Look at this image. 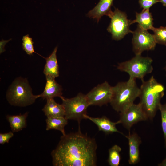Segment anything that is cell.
Here are the masks:
<instances>
[{
    "mask_svg": "<svg viewBox=\"0 0 166 166\" xmlns=\"http://www.w3.org/2000/svg\"><path fill=\"white\" fill-rule=\"evenodd\" d=\"M97 144L94 138L82 133L80 130L62 135L51 153L55 166H95Z\"/></svg>",
    "mask_w": 166,
    "mask_h": 166,
    "instance_id": "cell-1",
    "label": "cell"
},
{
    "mask_svg": "<svg viewBox=\"0 0 166 166\" xmlns=\"http://www.w3.org/2000/svg\"><path fill=\"white\" fill-rule=\"evenodd\" d=\"M142 81L139 97L143 109L148 119L155 116L164 95L165 88L158 83L153 76L148 81Z\"/></svg>",
    "mask_w": 166,
    "mask_h": 166,
    "instance_id": "cell-2",
    "label": "cell"
},
{
    "mask_svg": "<svg viewBox=\"0 0 166 166\" xmlns=\"http://www.w3.org/2000/svg\"><path fill=\"white\" fill-rule=\"evenodd\" d=\"M112 89L113 96L110 103L115 111L120 113L134 104L140 93L136 79L129 78L127 81L118 83L112 87Z\"/></svg>",
    "mask_w": 166,
    "mask_h": 166,
    "instance_id": "cell-3",
    "label": "cell"
},
{
    "mask_svg": "<svg viewBox=\"0 0 166 166\" xmlns=\"http://www.w3.org/2000/svg\"><path fill=\"white\" fill-rule=\"evenodd\" d=\"M6 98L11 105L24 107L33 104L38 98L33 94L32 90L26 79H16L10 86Z\"/></svg>",
    "mask_w": 166,
    "mask_h": 166,
    "instance_id": "cell-4",
    "label": "cell"
},
{
    "mask_svg": "<svg viewBox=\"0 0 166 166\" xmlns=\"http://www.w3.org/2000/svg\"><path fill=\"white\" fill-rule=\"evenodd\" d=\"M153 60L150 57L136 55L131 59L118 64V69L128 74L129 79L144 80V77L152 71Z\"/></svg>",
    "mask_w": 166,
    "mask_h": 166,
    "instance_id": "cell-5",
    "label": "cell"
},
{
    "mask_svg": "<svg viewBox=\"0 0 166 166\" xmlns=\"http://www.w3.org/2000/svg\"><path fill=\"white\" fill-rule=\"evenodd\" d=\"M60 98L65 109V118L77 121L79 124L85 119L84 115L87 114V109L89 106L85 95L79 93L73 98H67L62 96Z\"/></svg>",
    "mask_w": 166,
    "mask_h": 166,
    "instance_id": "cell-6",
    "label": "cell"
},
{
    "mask_svg": "<svg viewBox=\"0 0 166 166\" xmlns=\"http://www.w3.org/2000/svg\"><path fill=\"white\" fill-rule=\"evenodd\" d=\"M109 17L111 20L107 30L111 34L113 39L119 40L129 33H132L133 31L129 29L131 20L127 18L124 12L115 8Z\"/></svg>",
    "mask_w": 166,
    "mask_h": 166,
    "instance_id": "cell-7",
    "label": "cell"
},
{
    "mask_svg": "<svg viewBox=\"0 0 166 166\" xmlns=\"http://www.w3.org/2000/svg\"><path fill=\"white\" fill-rule=\"evenodd\" d=\"M132 34L133 50L135 55H141L144 51L154 49L157 43L154 34L138 25Z\"/></svg>",
    "mask_w": 166,
    "mask_h": 166,
    "instance_id": "cell-8",
    "label": "cell"
},
{
    "mask_svg": "<svg viewBox=\"0 0 166 166\" xmlns=\"http://www.w3.org/2000/svg\"><path fill=\"white\" fill-rule=\"evenodd\" d=\"M85 95L89 106H101L111 101L112 87L105 81L93 88Z\"/></svg>",
    "mask_w": 166,
    "mask_h": 166,
    "instance_id": "cell-9",
    "label": "cell"
},
{
    "mask_svg": "<svg viewBox=\"0 0 166 166\" xmlns=\"http://www.w3.org/2000/svg\"><path fill=\"white\" fill-rule=\"evenodd\" d=\"M148 119L140 104H133L123 112L120 113L119 123L129 131L135 124Z\"/></svg>",
    "mask_w": 166,
    "mask_h": 166,
    "instance_id": "cell-10",
    "label": "cell"
},
{
    "mask_svg": "<svg viewBox=\"0 0 166 166\" xmlns=\"http://www.w3.org/2000/svg\"><path fill=\"white\" fill-rule=\"evenodd\" d=\"M84 117L85 119H88L94 123L98 127L99 131H101L106 134L117 132L124 135L119 131L116 127L117 124H120L118 121L114 122L105 116L94 117L89 116L87 114L84 115Z\"/></svg>",
    "mask_w": 166,
    "mask_h": 166,
    "instance_id": "cell-11",
    "label": "cell"
},
{
    "mask_svg": "<svg viewBox=\"0 0 166 166\" xmlns=\"http://www.w3.org/2000/svg\"><path fill=\"white\" fill-rule=\"evenodd\" d=\"M128 141L129 164L134 165L140 161L139 147L141 141L137 134L134 132L131 134L129 132L128 136H125Z\"/></svg>",
    "mask_w": 166,
    "mask_h": 166,
    "instance_id": "cell-12",
    "label": "cell"
},
{
    "mask_svg": "<svg viewBox=\"0 0 166 166\" xmlns=\"http://www.w3.org/2000/svg\"><path fill=\"white\" fill-rule=\"evenodd\" d=\"M113 1V0H100L97 5L89 12L87 16L96 19L97 22L103 15L109 17L113 12L111 7Z\"/></svg>",
    "mask_w": 166,
    "mask_h": 166,
    "instance_id": "cell-13",
    "label": "cell"
},
{
    "mask_svg": "<svg viewBox=\"0 0 166 166\" xmlns=\"http://www.w3.org/2000/svg\"><path fill=\"white\" fill-rule=\"evenodd\" d=\"M46 77V81L44 90L41 94L37 95L38 97L47 99L57 97L60 98L62 94L61 86L57 82L55 78L49 76Z\"/></svg>",
    "mask_w": 166,
    "mask_h": 166,
    "instance_id": "cell-14",
    "label": "cell"
},
{
    "mask_svg": "<svg viewBox=\"0 0 166 166\" xmlns=\"http://www.w3.org/2000/svg\"><path fill=\"white\" fill-rule=\"evenodd\" d=\"M57 46L54 49L51 54L45 58L46 63L43 73L45 76L56 78L59 76V66L57 57Z\"/></svg>",
    "mask_w": 166,
    "mask_h": 166,
    "instance_id": "cell-15",
    "label": "cell"
},
{
    "mask_svg": "<svg viewBox=\"0 0 166 166\" xmlns=\"http://www.w3.org/2000/svg\"><path fill=\"white\" fill-rule=\"evenodd\" d=\"M47 117H65V112L62 104L56 103L53 98L47 99V102L42 109Z\"/></svg>",
    "mask_w": 166,
    "mask_h": 166,
    "instance_id": "cell-16",
    "label": "cell"
},
{
    "mask_svg": "<svg viewBox=\"0 0 166 166\" xmlns=\"http://www.w3.org/2000/svg\"><path fill=\"white\" fill-rule=\"evenodd\" d=\"M136 17L135 19L131 21L132 24L137 23L139 26L146 30H152L154 27L152 16L149 9H143L140 13H136Z\"/></svg>",
    "mask_w": 166,
    "mask_h": 166,
    "instance_id": "cell-17",
    "label": "cell"
},
{
    "mask_svg": "<svg viewBox=\"0 0 166 166\" xmlns=\"http://www.w3.org/2000/svg\"><path fill=\"white\" fill-rule=\"evenodd\" d=\"M28 113L16 115H7L6 118L9 122L11 129L13 132L22 130L26 126V119Z\"/></svg>",
    "mask_w": 166,
    "mask_h": 166,
    "instance_id": "cell-18",
    "label": "cell"
},
{
    "mask_svg": "<svg viewBox=\"0 0 166 166\" xmlns=\"http://www.w3.org/2000/svg\"><path fill=\"white\" fill-rule=\"evenodd\" d=\"M46 122V130L55 129L60 131L62 135L66 134L64 128L68 124V120L65 117H47Z\"/></svg>",
    "mask_w": 166,
    "mask_h": 166,
    "instance_id": "cell-19",
    "label": "cell"
},
{
    "mask_svg": "<svg viewBox=\"0 0 166 166\" xmlns=\"http://www.w3.org/2000/svg\"><path fill=\"white\" fill-rule=\"evenodd\" d=\"M121 148L117 145H114L109 149L108 162L110 166H118L121 160L120 152Z\"/></svg>",
    "mask_w": 166,
    "mask_h": 166,
    "instance_id": "cell-20",
    "label": "cell"
},
{
    "mask_svg": "<svg viewBox=\"0 0 166 166\" xmlns=\"http://www.w3.org/2000/svg\"><path fill=\"white\" fill-rule=\"evenodd\" d=\"M152 30L157 43L166 45V27H154Z\"/></svg>",
    "mask_w": 166,
    "mask_h": 166,
    "instance_id": "cell-21",
    "label": "cell"
},
{
    "mask_svg": "<svg viewBox=\"0 0 166 166\" xmlns=\"http://www.w3.org/2000/svg\"><path fill=\"white\" fill-rule=\"evenodd\" d=\"M22 41L23 49L27 54L30 55L34 53H36L34 50L32 39L28 34L23 36Z\"/></svg>",
    "mask_w": 166,
    "mask_h": 166,
    "instance_id": "cell-22",
    "label": "cell"
},
{
    "mask_svg": "<svg viewBox=\"0 0 166 166\" xmlns=\"http://www.w3.org/2000/svg\"><path fill=\"white\" fill-rule=\"evenodd\" d=\"M159 110L161 112V126L164 133L165 146L166 148V103L160 105Z\"/></svg>",
    "mask_w": 166,
    "mask_h": 166,
    "instance_id": "cell-23",
    "label": "cell"
},
{
    "mask_svg": "<svg viewBox=\"0 0 166 166\" xmlns=\"http://www.w3.org/2000/svg\"><path fill=\"white\" fill-rule=\"evenodd\" d=\"M160 2L159 0H139V3L143 9H148L153 5Z\"/></svg>",
    "mask_w": 166,
    "mask_h": 166,
    "instance_id": "cell-24",
    "label": "cell"
},
{
    "mask_svg": "<svg viewBox=\"0 0 166 166\" xmlns=\"http://www.w3.org/2000/svg\"><path fill=\"white\" fill-rule=\"evenodd\" d=\"M13 132L10 131L6 133H1L0 134V144H3L6 143H8L10 139L14 136Z\"/></svg>",
    "mask_w": 166,
    "mask_h": 166,
    "instance_id": "cell-25",
    "label": "cell"
},
{
    "mask_svg": "<svg viewBox=\"0 0 166 166\" xmlns=\"http://www.w3.org/2000/svg\"><path fill=\"white\" fill-rule=\"evenodd\" d=\"M10 40H11V39ZM10 40H2L0 41V53L1 54L5 51V50L4 49L5 46V45Z\"/></svg>",
    "mask_w": 166,
    "mask_h": 166,
    "instance_id": "cell-26",
    "label": "cell"
},
{
    "mask_svg": "<svg viewBox=\"0 0 166 166\" xmlns=\"http://www.w3.org/2000/svg\"><path fill=\"white\" fill-rule=\"evenodd\" d=\"M159 166H166V157L161 163L158 165Z\"/></svg>",
    "mask_w": 166,
    "mask_h": 166,
    "instance_id": "cell-27",
    "label": "cell"
},
{
    "mask_svg": "<svg viewBox=\"0 0 166 166\" xmlns=\"http://www.w3.org/2000/svg\"><path fill=\"white\" fill-rule=\"evenodd\" d=\"M160 2H161L164 6H166V0H160Z\"/></svg>",
    "mask_w": 166,
    "mask_h": 166,
    "instance_id": "cell-28",
    "label": "cell"
},
{
    "mask_svg": "<svg viewBox=\"0 0 166 166\" xmlns=\"http://www.w3.org/2000/svg\"><path fill=\"white\" fill-rule=\"evenodd\" d=\"M165 70L166 71V66H165Z\"/></svg>",
    "mask_w": 166,
    "mask_h": 166,
    "instance_id": "cell-29",
    "label": "cell"
}]
</instances>
